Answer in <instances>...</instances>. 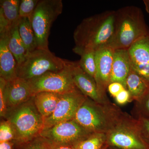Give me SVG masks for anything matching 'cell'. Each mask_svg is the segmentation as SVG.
I'll use <instances>...</instances> for the list:
<instances>
[{
	"mask_svg": "<svg viewBox=\"0 0 149 149\" xmlns=\"http://www.w3.org/2000/svg\"><path fill=\"white\" fill-rule=\"evenodd\" d=\"M116 17V11L107 10L84 19L73 33L74 47L95 51L109 47Z\"/></svg>",
	"mask_w": 149,
	"mask_h": 149,
	"instance_id": "cell-1",
	"label": "cell"
},
{
	"mask_svg": "<svg viewBox=\"0 0 149 149\" xmlns=\"http://www.w3.org/2000/svg\"><path fill=\"white\" fill-rule=\"evenodd\" d=\"M149 33L142 10L127 6L116 10L114 35L109 47L128 49L132 45Z\"/></svg>",
	"mask_w": 149,
	"mask_h": 149,
	"instance_id": "cell-2",
	"label": "cell"
},
{
	"mask_svg": "<svg viewBox=\"0 0 149 149\" xmlns=\"http://www.w3.org/2000/svg\"><path fill=\"white\" fill-rule=\"evenodd\" d=\"M5 118L10 122L15 131V146L27 143L40 136L44 120L38 111L34 96L18 106L8 109Z\"/></svg>",
	"mask_w": 149,
	"mask_h": 149,
	"instance_id": "cell-3",
	"label": "cell"
},
{
	"mask_svg": "<svg viewBox=\"0 0 149 149\" xmlns=\"http://www.w3.org/2000/svg\"><path fill=\"white\" fill-rule=\"evenodd\" d=\"M121 113L109 103L99 104L87 97L73 120L90 133L106 134Z\"/></svg>",
	"mask_w": 149,
	"mask_h": 149,
	"instance_id": "cell-4",
	"label": "cell"
},
{
	"mask_svg": "<svg viewBox=\"0 0 149 149\" xmlns=\"http://www.w3.org/2000/svg\"><path fill=\"white\" fill-rule=\"evenodd\" d=\"M108 146L118 149H149L142 137L138 120L121 113L106 133Z\"/></svg>",
	"mask_w": 149,
	"mask_h": 149,
	"instance_id": "cell-5",
	"label": "cell"
},
{
	"mask_svg": "<svg viewBox=\"0 0 149 149\" xmlns=\"http://www.w3.org/2000/svg\"><path fill=\"white\" fill-rule=\"evenodd\" d=\"M66 60L58 57L50 51L37 48L27 53L23 61L17 65V77L28 80L48 72H57L64 69Z\"/></svg>",
	"mask_w": 149,
	"mask_h": 149,
	"instance_id": "cell-6",
	"label": "cell"
},
{
	"mask_svg": "<svg viewBox=\"0 0 149 149\" xmlns=\"http://www.w3.org/2000/svg\"><path fill=\"white\" fill-rule=\"evenodd\" d=\"M62 0H40L29 18L38 49H49V37L54 22L62 12Z\"/></svg>",
	"mask_w": 149,
	"mask_h": 149,
	"instance_id": "cell-7",
	"label": "cell"
},
{
	"mask_svg": "<svg viewBox=\"0 0 149 149\" xmlns=\"http://www.w3.org/2000/svg\"><path fill=\"white\" fill-rule=\"evenodd\" d=\"M27 80L33 96L41 92L64 94L78 89L73 82L66 60L64 69L57 72H47Z\"/></svg>",
	"mask_w": 149,
	"mask_h": 149,
	"instance_id": "cell-8",
	"label": "cell"
},
{
	"mask_svg": "<svg viewBox=\"0 0 149 149\" xmlns=\"http://www.w3.org/2000/svg\"><path fill=\"white\" fill-rule=\"evenodd\" d=\"M87 98L78 89L61 94L53 113L44 120L43 130L58 123L73 120L77 110Z\"/></svg>",
	"mask_w": 149,
	"mask_h": 149,
	"instance_id": "cell-9",
	"label": "cell"
},
{
	"mask_svg": "<svg viewBox=\"0 0 149 149\" xmlns=\"http://www.w3.org/2000/svg\"><path fill=\"white\" fill-rule=\"evenodd\" d=\"M91 133L71 120L43 130L39 136L57 143L74 146Z\"/></svg>",
	"mask_w": 149,
	"mask_h": 149,
	"instance_id": "cell-10",
	"label": "cell"
},
{
	"mask_svg": "<svg viewBox=\"0 0 149 149\" xmlns=\"http://www.w3.org/2000/svg\"><path fill=\"white\" fill-rule=\"evenodd\" d=\"M67 63L75 86L84 95L99 104L108 103L100 94L95 79L82 69L78 61L67 60Z\"/></svg>",
	"mask_w": 149,
	"mask_h": 149,
	"instance_id": "cell-11",
	"label": "cell"
},
{
	"mask_svg": "<svg viewBox=\"0 0 149 149\" xmlns=\"http://www.w3.org/2000/svg\"><path fill=\"white\" fill-rule=\"evenodd\" d=\"M131 69L149 84V33L128 49Z\"/></svg>",
	"mask_w": 149,
	"mask_h": 149,
	"instance_id": "cell-12",
	"label": "cell"
},
{
	"mask_svg": "<svg viewBox=\"0 0 149 149\" xmlns=\"http://www.w3.org/2000/svg\"><path fill=\"white\" fill-rule=\"evenodd\" d=\"M114 52V49L109 47L96 51L95 80L100 94L106 98V92L110 83Z\"/></svg>",
	"mask_w": 149,
	"mask_h": 149,
	"instance_id": "cell-13",
	"label": "cell"
},
{
	"mask_svg": "<svg viewBox=\"0 0 149 149\" xmlns=\"http://www.w3.org/2000/svg\"><path fill=\"white\" fill-rule=\"evenodd\" d=\"M5 93L7 110L18 106L33 96L27 80L19 77L7 81Z\"/></svg>",
	"mask_w": 149,
	"mask_h": 149,
	"instance_id": "cell-14",
	"label": "cell"
},
{
	"mask_svg": "<svg viewBox=\"0 0 149 149\" xmlns=\"http://www.w3.org/2000/svg\"><path fill=\"white\" fill-rule=\"evenodd\" d=\"M131 69L128 49L114 50L110 83H121L126 89V80Z\"/></svg>",
	"mask_w": 149,
	"mask_h": 149,
	"instance_id": "cell-15",
	"label": "cell"
},
{
	"mask_svg": "<svg viewBox=\"0 0 149 149\" xmlns=\"http://www.w3.org/2000/svg\"><path fill=\"white\" fill-rule=\"evenodd\" d=\"M17 63L8 46L7 35H0V77L8 81L17 77Z\"/></svg>",
	"mask_w": 149,
	"mask_h": 149,
	"instance_id": "cell-16",
	"label": "cell"
},
{
	"mask_svg": "<svg viewBox=\"0 0 149 149\" xmlns=\"http://www.w3.org/2000/svg\"><path fill=\"white\" fill-rule=\"evenodd\" d=\"M61 95L49 92H41L34 96L35 106L44 120L53 113Z\"/></svg>",
	"mask_w": 149,
	"mask_h": 149,
	"instance_id": "cell-17",
	"label": "cell"
},
{
	"mask_svg": "<svg viewBox=\"0 0 149 149\" xmlns=\"http://www.w3.org/2000/svg\"><path fill=\"white\" fill-rule=\"evenodd\" d=\"M126 89L131 100L140 102L149 90V84L143 77L131 69L126 80Z\"/></svg>",
	"mask_w": 149,
	"mask_h": 149,
	"instance_id": "cell-18",
	"label": "cell"
},
{
	"mask_svg": "<svg viewBox=\"0 0 149 149\" xmlns=\"http://www.w3.org/2000/svg\"><path fill=\"white\" fill-rule=\"evenodd\" d=\"M17 24L13 26L6 35L8 46L10 50L14 56L17 65L20 64L24 60L27 54V51L19 33Z\"/></svg>",
	"mask_w": 149,
	"mask_h": 149,
	"instance_id": "cell-19",
	"label": "cell"
},
{
	"mask_svg": "<svg viewBox=\"0 0 149 149\" xmlns=\"http://www.w3.org/2000/svg\"><path fill=\"white\" fill-rule=\"evenodd\" d=\"M19 33L27 49V54L37 48L35 32L29 19L19 17L17 24Z\"/></svg>",
	"mask_w": 149,
	"mask_h": 149,
	"instance_id": "cell-20",
	"label": "cell"
},
{
	"mask_svg": "<svg viewBox=\"0 0 149 149\" xmlns=\"http://www.w3.org/2000/svg\"><path fill=\"white\" fill-rule=\"evenodd\" d=\"M72 51L80 56L78 63L82 69L95 79L96 70V51L74 47Z\"/></svg>",
	"mask_w": 149,
	"mask_h": 149,
	"instance_id": "cell-21",
	"label": "cell"
},
{
	"mask_svg": "<svg viewBox=\"0 0 149 149\" xmlns=\"http://www.w3.org/2000/svg\"><path fill=\"white\" fill-rule=\"evenodd\" d=\"M73 146L75 149H105L108 147L106 134L91 133Z\"/></svg>",
	"mask_w": 149,
	"mask_h": 149,
	"instance_id": "cell-22",
	"label": "cell"
},
{
	"mask_svg": "<svg viewBox=\"0 0 149 149\" xmlns=\"http://www.w3.org/2000/svg\"><path fill=\"white\" fill-rule=\"evenodd\" d=\"M20 0H1L0 11L12 27L18 23L19 19V7Z\"/></svg>",
	"mask_w": 149,
	"mask_h": 149,
	"instance_id": "cell-23",
	"label": "cell"
},
{
	"mask_svg": "<svg viewBox=\"0 0 149 149\" xmlns=\"http://www.w3.org/2000/svg\"><path fill=\"white\" fill-rule=\"evenodd\" d=\"M15 131L10 122L8 120L1 121L0 123V143L15 141Z\"/></svg>",
	"mask_w": 149,
	"mask_h": 149,
	"instance_id": "cell-24",
	"label": "cell"
},
{
	"mask_svg": "<svg viewBox=\"0 0 149 149\" xmlns=\"http://www.w3.org/2000/svg\"><path fill=\"white\" fill-rule=\"evenodd\" d=\"M39 0H21L19 7V17L29 18L34 13Z\"/></svg>",
	"mask_w": 149,
	"mask_h": 149,
	"instance_id": "cell-25",
	"label": "cell"
},
{
	"mask_svg": "<svg viewBox=\"0 0 149 149\" xmlns=\"http://www.w3.org/2000/svg\"><path fill=\"white\" fill-rule=\"evenodd\" d=\"M7 81L0 77V116L1 118H5L7 112L5 87Z\"/></svg>",
	"mask_w": 149,
	"mask_h": 149,
	"instance_id": "cell-26",
	"label": "cell"
},
{
	"mask_svg": "<svg viewBox=\"0 0 149 149\" xmlns=\"http://www.w3.org/2000/svg\"><path fill=\"white\" fill-rule=\"evenodd\" d=\"M18 149H47L40 136L25 143L16 146Z\"/></svg>",
	"mask_w": 149,
	"mask_h": 149,
	"instance_id": "cell-27",
	"label": "cell"
},
{
	"mask_svg": "<svg viewBox=\"0 0 149 149\" xmlns=\"http://www.w3.org/2000/svg\"><path fill=\"white\" fill-rule=\"evenodd\" d=\"M138 120L142 137L149 145V118L141 115Z\"/></svg>",
	"mask_w": 149,
	"mask_h": 149,
	"instance_id": "cell-28",
	"label": "cell"
},
{
	"mask_svg": "<svg viewBox=\"0 0 149 149\" xmlns=\"http://www.w3.org/2000/svg\"><path fill=\"white\" fill-rule=\"evenodd\" d=\"M138 102L142 113L141 116L149 118V90L142 100Z\"/></svg>",
	"mask_w": 149,
	"mask_h": 149,
	"instance_id": "cell-29",
	"label": "cell"
},
{
	"mask_svg": "<svg viewBox=\"0 0 149 149\" xmlns=\"http://www.w3.org/2000/svg\"><path fill=\"white\" fill-rule=\"evenodd\" d=\"M116 102L118 104L124 105L131 100L130 93L126 89H124L115 97Z\"/></svg>",
	"mask_w": 149,
	"mask_h": 149,
	"instance_id": "cell-30",
	"label": "cell"
},
{
	"mask_svg": "<svg viewBox=\"0 0 149 149\" xmlns=\"http://www.w3.org/2000/svg\"><path fill=\"white\" fill-rule=\"evenodd\" d=\"M42 138L47 149H75L73 146L58 144L47 139Z\"/></svg>",
	"mask_w": 149,
	"mask_h": 149,
	"instance_id": "cell-31",
	"label": "cell"
},
{
	"mask_svg": "<svg viewBox=\"0 0 149 149\" xmlns=\"http://www.w3.org/2000/svg\"><path fill=\"white\" fill-rule=\"evenodd\" d=\"M125 89L124 86L118 82H113L110 83L107 88L108 91L110 94L114 98Z\"/></svg>",
	"mask_w": 149,
	"mask_h": 149,
	"instance_id": "cell-32",
	"label": "cell"
},
{
	"mask_svg": "<svg viewBox=\"0 0 149 149\" xmlns=\"http://www.w3.org/2000/svg\"><path fill=\"white\" fill-rule=\"evenodd\" d=\"M15 143L14 141L0 143V149H14Z\"/></svg>",
	"mask_w": 149,
	"mask_h": 149,
	"instance_id": "cell-33",
	"label": "cell"
},
{
	"mask_svg": "<svg viewBox=\"0 0 149 149\" xmlns=\"http://www.w3.org/2000/svg\"><path fill=\"white\" fill-rule=\"evenodd\" d=\"M143 3L147 13L149 14V0H144Z\"/></svg>",
	"mask_w": 149,
	"mask_h": 149,
	"instance_id": "cell-34",
	"label": "cell"
},
{
	"mask_svg": "<svg viewBox=\"0 0 149 149\" xmlns=\"http://www.w3.org/2000/svg\"><path fill=\"white\" fill-rule=\"evenodd\" d=\"M113 149H118L115 148H113Z\"/></svg>",
	"mask_w": 149,
	"mask_h": 149,
	"instance_id": "cell-35",
	"label": "cell"
}]
</instances>
